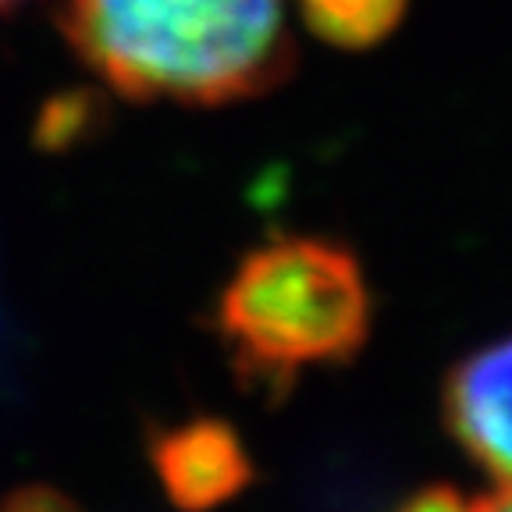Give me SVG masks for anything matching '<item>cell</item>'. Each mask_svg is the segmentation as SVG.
Returning a JSON list of instances; mask_svg holds the SVG:
<instances>
[{"instance_id":"cell-1","label":"cell","mask_w":512,"mask_h":512,"mask_svg":"<svg viewBox=\"0 0 512 512\" xmlns=\"http://www.w3.org/2000/svg\"><path fill=\"white\" fill-rule=\"evenodd\" d=\"M75 54L128 100L235 104L292 68L288 0H64Z\"/></svg>"},{"instance_id":"cell-2","label":"cell","mask_w":512,"mask_h":512,"mask_svg":"<svg viewBox=\"0 0 512 512\" xmlns=\"http://www.w3.org/2000/svg\"><path fill=\"white\" fill-rule=\"evenodd\" d=\"M370 317V285L349 249L285 235L235 264L214 299L210 328L246 392L285 399L306 370L356 360Z\"/></svg>"},{"instance_id":"cell-3","label":"cell","mask_w":512,"mask_h":512,"mask_svg":"<svg viewBox=\"0 0 512 512\" xmlns=\"http://www.w3.org/2000/svg\"><path fill=\"white\" fill-rule=\"evenodd\" d=\"M143 452L160 491L178 512H214L256 484V463L228 420L192 413L146 424Z\"/></svg>"},{"instance_id":"cell-4","label":"cell","mask_w":512,"mask_h":512,"mask_svg":"<svg viewBox=\"0 0 512 512\" xmlns=\"http://www.w3.org/2000/svg\"><path fill=\"white\" fill-rule=\"evenodd\" d=\"M441 413L466 456L498 488H512V335L448 370Z\"/></svg>"},{"instance_id":"cell-5","label":"cell","mask_w":512,"mask_h":512,"mask_svg":"<svg viewBox=\"0 0 512 512\" xmlns=\"http://www.w3.org/2000/svg\"><path fill=\"white\" fill-rule=\"evenodd\" d=\"M303 22L320 40L342 50L381 43L406 15V0H296Z\"/></svg>"},{"instance_id":"cell-6","label":"cell","mask_w":512,"mask_h":512,"mask_svg":"<svg viewBox=\"0 0 512 512\" xmlns=\"http://www.w3.org/2000/svg\"><path fill=\"white\" fill-rule=\"evenodd\" d=\"M96 107L89 93H61L54 96L43 114L36 118V146L43 150H68L86 136L89 121H93Z\"/></svg>"},{"instance_id":"cell-7","label":"cell","mask_w":512,"mask_h":512,"mask_svg":"<svg viewBox=\"0 0 512 512\" xmlns=\"http://www.w3.org/2000/svg\"><path fill=\"white\" fill-rule=\"evenodd\" d=\"M0 512H86L75 495L47 480H22L0 495Z\"/></svg>"},{"instance_id":"cell-8","label":"cell","mask_w":512,"mask_h":512,"mask_svg":"<svg viewBox=\"0 0 512 512\" xmlns=\"http://www.w3.org/2000/svg\"><path fill=\"white\" fill-rule=\"evenodd\" d=\"M470 498L463 491L448 488V484H434V488H420L409 495L395 512H470Z\"/></svg>"},{"instance_id":"cell-9","label":"cell","mask_w":512,"mask_h":512,"mask_svg":"<svg viewBox=\"0 0 512 512\" xmlns=\"http://www.w3.org/2000/svg\"><path fill=\"white\" fill-rule=\"evenodd\" d=\"M470 512H512V488H495L491 495H473Z\"/></svg>"},{"instance_id":"cell-10","label":"cell","mask_w":512,"mask_h":512,"mask_svg":"<svg viewBox=\"0 0 512 512\" xmlns=\"http://www.w3.org/2000/svg\"><path fill=\"white\" fill-rule=\"evenodd\" d=\"M15 4H22V0H0V11H8V8H15Z\"/></svg>"}]
</instances>
